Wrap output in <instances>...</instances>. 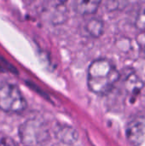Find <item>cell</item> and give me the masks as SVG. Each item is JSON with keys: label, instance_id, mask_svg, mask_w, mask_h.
<instances>
[{"label": "cell", "instance_id": "6da1fadb", "mask_svg": "<svg viewBox=\"0 0 145 146\" xmlns=\"http://www.w3.org/2000/svg\"><path fill=\"white\" fill-rule=\"evenodd\" d=\"M120 78L121 74L112 62L107 59H97L89 67L87 84L92 92L104 95L115 87Z\"/></svg>", "mask_w": 145, "mask_h": 146}, {"label": "cell", "instance_id": "7a4b0ae2", "mask_svg": "<svg viewBox=\"0 0 145 146\" xmlns=\"http://www.w3.org/2000/svg\"><path fill=\"white\" fill-rule=\"evenodd\" d=\"M26 108V102L20 89L14 84L0 85V109L6 113H21Z\"/></svg>", "mask_w": 145, "mask_h": 146}, {"label": "cell", "instance_id": "3957f363", "mask_svg": "<svg viewBox=\"0 0 145 146\" xmlns=\"http://www.w3.org/2000/svg\"><path fill=\"white\" fill-rule=\"evenodd\" d=\"M48 132L45 126L38 120L31 119L24 122L20 127L21 142L26 146H36L47 138Z\"/></svg>", "mask_w": 145, "mask_h": 146}, {"label": "cell", "instance_id": "277c9868", "mask_svg": "<svg viewBox=\"0 0 145 146\" xmlns=\"http://www.w3.org/2000/svg\"><path fill=\"white\" fill-rule=\"evenodd\" d=\"M126 138L132 146H140L145 138V120L143 117L134 118L126 127Z\"/></svg>", "mask_w": 145, "mask_h": 146}, {"label": "cell", "instance_id": "5b68a950", "mask_svg": "<svg viewBox=\"0 0 145 146\" xmlns=\"http://www.w3.org/2000/svg\"><path fill=\"white\" fill-rule=\"evenodd\" d=\"M102 0H73V9L81 15H89L96 12Z\"/></svg>", "mask_w": 145, "mask_h": 146}, {"label": "cell", "instance_id": "8992f818", "mask_svg": "<svg viewBox=\"0 0 145 146\" xmlns=\"http://www.w3.org/2000/svg\"><path fill=\"white\" fill-rule=\"evenodd\" d=\"M85 29L92 37H99L103 32V23L98 19H91L85 26Z\"/></svg>", "mask_w": 145, "mask_h": 146}, {"label": "cell", "instance_id": "52a82bcc", "mask_svg": "<svg viewBox=\"0 0 145 146\" xmlns=\"http://www.w3.org/2000/svg\"><path fill=\"white\" fill-rule=\"evenodd\" d=\"M129 0H106V7L110 11L121 10L126 7Z\"/></svg>", "mask_w": 145, "mask_h": 146}, {"label": "cell", "instance_id": "ba28073f", "mask_svg": "<svg viewBox=\"0 0 145 146\" xmlns=\"http://www.w3.org/2000/svg\"><path fill=\"white\" fill-rule=\"evenodd\" d=\"M136 25L139 29L145 31V9L141 10L138 15L136 19Z\"/></svg>", "mask_w": 145, "mask_h": 146}, {"label": "cell", "instance_id": "9c48e42d", "mask_svg": "<svg viewBox=\"0 0 145 146\" xmlns=\"http://www.w3.org/2000/svg\"><path fill=\"white\" fill-rule=\"evenodd\" d=\"M137 42H138V44L139 45L141 50L144 52L145 56V33H142L138 35Z\"/></svg>", "mask_w": 145, "mask_h": 146}, {"label": "cell", "instance_id": "30bf717a", "mask_svg": "<svg viewBox=\"0 0 145 146\" xmlns=\"http://www.w3.org/2000/svg\"><path fill=\"white\" fill-rule=\"evenodd\" d=\"M0 146H16L15 145L12 139L9 138H3L0 141Z\"/></svg>", "mask_w": 145, "mask_h": 146}]
</instances>
